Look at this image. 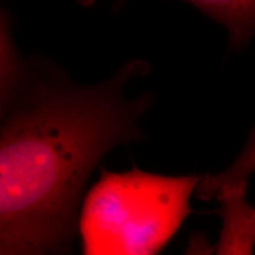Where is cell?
I'll return each mask as SVG.
<instances>
[{
    "instance_id": "obj_1",
    "label": "cell",
    "mask_w": 255,
    "mask_h": 255,
    "mask_svg": "<svg viewBox=\"0 0 255 255\" xmlns=\"http://www.w3.org/2000/svg\"><path fill=\"white\" fill-rule=\"evenodd\" d=\"M150 71L126 63L105 81L81 85L56 64L26 59L0 96V254H68L78 233L83 190L115 146L143 139L151 92L124 95Z\"/></svg>"
},
{
    "instance_id": "obj_2",
    "label": "cell",
    "mask_w": 255,
    "mask_h": 255,
    "mask_svg": "<svg viewBox=\"0 0 255 255\" xmlns=\"http://www.w3.org/2000/svg\"><path fill=\"white\" fill-rule=\"evenodd\" d=\"M201 178L103 169L82 203L83 253H158L191 213L189 200Z\"/></svg>"
},
{
    "instance_id": "obj_3",
    "label": "cell",
    "mask_w": 255,
    "mask_h": 255,
    "mask_svg": "<svg viewBox=\"0 0 255 255\" xmlns=\"http://www.w3.org/2000/svg\"><path fill=\"white\" fill-rule=\"evenodd\" d=\"M248 182L221 189L215 196L220 202L222 229L216 254H253L255 247V207L246 200Z\"/></svg>"
},
{
    "instance_id": "obj_4",
    "label": "cell",
    "mask_w": 255,
    "mask_h": 255,
    "mask_svg": "<svg viewBox=\"0 0 255 255\" xmlns=\"http://www.w3.org/2000/svg\"><path fill=\"white\" fill-rule=\"evenodd\" d=\"M228 32L229 47L240 50L255 34V0H183Z\"/></svg>"
},
{
    "instance_id": "obj_5",
    "label": "cell",
    "mask_w": 255,
    "mask_h": 255,
    "mask_svg": "<svg viewBox=\"0 0 255 255\" xmlns=\"http://www.w3.org/2000/svg\"><path fill=\"white\" fill-rule=\"evenodd\" d=\"M255 171V127L251 130L246 144L233 163L216 175H203L196 187V195L201 200L215 199L223 188L248 182Z\"/></svg>"
},
{
    "instance_id": "obj_6",
    "label": "cell",
    "mask_w": 255,
    "mask_h": 255,
    "mask_svg": "<svg viewBox=\"0 0 255 255\" xmlns=\"http://www.w3.org/2000/svg\"><path fill=\"white\" fill-rule=\"evenodd\" d=\"M77 1L83 6H91L96 0H77Z\"/></svg>"
}]
</instances>
